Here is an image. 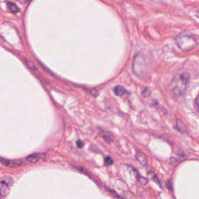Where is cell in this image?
<instances>
[{"mask_svg": "<svg viewBox=\"0 0 199 199\" xmlns=\"http://www.w3.org/2000/svg\"><path fill=\"white\" fill-rule=\"evenodd\" d=\"M190 75L187 73H182L175 77L173 81V91L175 94L184 92L188 86Z\"/></svg>", "mask_w": 199, "mask_h": 199, "instance_id": "cell-1", "label": "cell"}, {"mask_svg": "<svg viewBox=\"0 0 199 199\" xmlns=\"http://www.w3.org/2000/svg\"><path fill=\"white\" fill-rule=\"evenodd\" d=\"M176 42L179 48L184 51L193 50L198 45L195 39L186 35H179L176 38Z\"/></svg>", "mask_w": 199, "mask_h": 199, "instance_id": "cell-2", "label": "cell"}, {"mask_svg": "<svg viewBox=\"0 0 199 199\" xmlns=\"http://www.w3.org/2000/svg\"><path fill=\"white\" fill-rule=\"evenodd\" d=\"M146 63L144 58L143 56H141L140 54H137L135 56L133 61V71L135 74L140 75L143 73V71L145 69Z\"/></svg>", "mask_w": 199, "mask_h": 199, "instance_id": "cell-3", "label": "cell"}, {"mask_svg": "<svg viewBox=\"0 0 199 199\" xmlns=\"http://www.w3.org/2000/svg\"><path fill=\"white\" fill-rule=\"evenodd\" d=\"M46 155V154L43 153H38V154H32L29 155L27 157V160L33 164H35L40 159L43 158L45 157Z\"/></svg>", "mask_w": 199, "mask_h": 199, "instance_id": "cell-4", "label": "cell"}, {"mask_svg": "<svg viewBox=\"0 0 199 199\" xmlns=\"http://www.w3.org/2000/svg\"><path fill=\"white\" fill-rule=\"evenodd\" d=\"M1 162L5 166L8 167H18L23 165L24 164L21 161H8L5 159H1Z\"/></svg>", "mask_w": 199, "mask_h": 199, "instance_id": "cell-5", "label": "cell"}, {"mask_svg": "<svg viewBox=\"0 0 199 199\" xmlns=\"http://www.w3.org/2000/svg\"><path fill=\"white\" fill-rule=\"evenodd\" d=\"M9 193V188L5 182H0V195L3 198L8 196Z\"/></svg>", "mask_w": 199, "mask_h": 199, "instance_id": "cell-6", "label": "cell"}, {"mask_svg": "<svg viewBox=\"0 0 199 199\" xmlns=\"http://www.w3.org/2000/svg\"><path fill=\"white\" fill-rule=\"evenodd\" d=\"M136 158L143 166L146 167L147 165L146 158L145 155L143 153H141V152H137V153L136 154Z\"/></svg>", "mask_w": 199, "mask_h": 199, "instance_id": "cell-7", "label": "cell"}, {"mask_svg": "<svg viewBox=\"0 0 199 199\" xmlns=\"http://www.w3.org/2000/svg\"><path fill=\"white\" fill-rule=\"evenodd\" d=\"M114 93L117 96H119V97H121V96H123L126 91L125 89V88L121 85H117L114 88Z\"/></svg>", "mask_w": 199, "mask_h": 199, "instance_id": "cell-8", "label": "cell"}, {"mask_svg": "<svg viewBox=\"0 0 199 199\" xmlns=\"http://www.w3.org/2000/svg\"><path fill=\"white\" fill-rule=\"evenodd\" d=\"M7 7L9 9V10L10 11V12H11L13 14L18 13L19 11V9L17 6V5L15 4H14V2H7Z\"/></svg>", "mask_w": 199, "mask_h": 199, "instance_id": "cell-9", "label": "cell"}, {"mask_svg": "<svg viewBox=\"0 0 199 199\" xmlns=\"http://www.w3.org/2000/svg\"><path fill=\"white\" fill-rule=\"evenodd\" d=\"M103 137L105 138V140H106L107 142H110L113 139V136L111 133L105 131L103 134Z\"/></svg>", "mask_w": 199, "mask_h": 199, "instance_id": "cell-10", "label": "cell"}, {"mask_svg": "<svg viewBox=\"0 0 199 199\" xmlns=\"http://www.w3.org/2000/svg\"><path fill=\"white\" fill-rule=\"evenodd\" d=\"M136 177H137L138 181H139V182H140L141 185H146V184L147 183V182H148L147 179L146 178H145V177L141 176V175H140V174H137V176H136Z\"/></svg>", "mask_w": 199, "mask_h": 199, "instance_id": "cell-11", "label": "cell"}, {"mask_svg": "<svg viewBox=\"0 0 199 199\" xmlns=\"http://www.w3.org/2000/svg\"><path fill=\"white\" fill-rule=\"evenodd\" d=\"M104 162H105V165H106V166H110L114 162L111 156H107L105 157Z\"/></svg>", "mask_w": 199, "mask_h": 199, "instance_id": "cell-12", "label": "cell"}, {"mask_svg": "<svg viewBox=\"0 0 199 199\" xmlns=\"http://www.w3.org/2000/svg\"><path fill=\"white\" fill-rule=\"evenodd\" d=\"M151 91L147 88H145L141 92V95L145 98L149 97V96L151 95Z\"/></svg>", "mask_w": 199, "mask_h": 199, "instance_id": "cell-13", "label": "cell"}, {"mask_svg": "<svg viewBox=\"0 0 199 199\" xmlns=\"http://www.w3.org/2000/svg\"><path fill=\"white\" fill-rule=\"evenodd\" d=\"M148 175L149 176V177L156 183H158V185H160V183H159V182L158 181V178L156 177V176L155 174H154V173H152V172H149V173L148 174Z\"/></svg>", "mask_w": 199, "mask_h": 199, "instance_id": "cell-14", "label": "cell"}, {"mask_svg": "<svg viewBox=\"0 0 199 199\" xmlns=\"http://www.w3.org/2000/svg\"><path fill=\"white\" fill-rule=\"evenodd\" d=\"M76 145L78 146V147H79V149H81L84 147V143L83 141H82L81 140H78L76 141Z\"/></svg>", "mask_w": 199, "mask_h": 199, "instance_id": "cell-15", "label": "cell"}, {"mask_svg": "<svg viewBox=\"0 0 199 199\" xmlns=\"http://www.w3.org/2000/svg\"><path fill=\"white\" fill-rule=\"evenodd\" d=\"M27 65L28 66V67H29L31 69H33V70H36V68H35V66L32 64V63H31L29 61H27Z\"/></svg>", "mask_w": 199, "mask_h": 199, "instance_id": "cell-16", "label": "cell"}, {"mask_svg": "<svg viewBox=\"0 0 199 199\" xmlns=\"http://www.w3.org/2000/svg\"><path fill=\"white\" fill-rule=\"evenodd\" d=\"M167 185H168V188L170 189V190H172V182H171L170 180H168L167 181Z\"/></svg>", "mask_w": 199, "mask_h": 199, "instance_id": "cell-17", "label": "cell"}]
</instances>
